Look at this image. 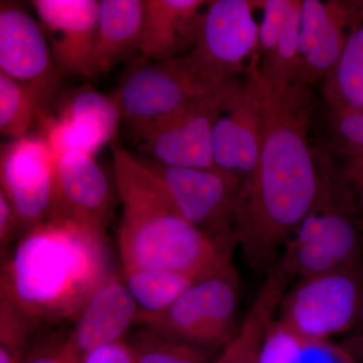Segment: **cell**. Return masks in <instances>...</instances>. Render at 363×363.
Returning <instances> with one entry per match:
<instances>
[{
    "label": "cell",
    "mask_w": 363,
    "mask_h": 363,
    "mask_svg": "<svg viewBox=\"0 0 363 363\" xmlns=\"http://www.w3.org/2000/svg\"><path fill=\"white\" fill-rule=\"evenodd\" d=\"M259 82L262 145L255 171L236 195L234 233L247 266L267 274L311 210L319 173L308 138L312 88L274 85L260 75Z\"/></svg>",
    "instance_id": "obj_1"
},
{
    "label": "cell",
    "mask_w": 363,
    "mask_h": 363,
    "mask_svg": "<svg viewBox=\"0 0 363 363\" xmlns=\"http://www.w3.org/2000/svg\"><path fill=\"white\" fill-rule=\"evenodd\" d=\"M108 277L104 234L60 219L21 234L4 269L7 294L38 327L76 318Z\"/></svg>",
    "instance_id": "obj_2"
},
{
    "label": "cell",
    "mask_w": 363,
    "mask_h": 363,
    "mask_svg": "<svg viewBox=\"0 0 363 363\" xmlns=\"http://www.w3.org/2000/svg\"><path fill=\"white\" fill-rule=\"evenodd\" d=\"M112 161L123 205L118 248L123 271L155 269L205 278L233 262L234 247L185 220L143 157L113 143Z\"/></svg>",
    "instance_id": "obj_3"
},
{
    "label": "cell",
    "mask_w": 363,
    "mask_h": 363,
    "mask_svg": "<svg viewBox=\"0 0 363 363\" xmlns=\"http://www.w3.org/2000/svg\"><path fill=\"white\" fill-rule=\"evenodd\" d=\"M319 189L309 213L288 238L278 266L304 279L363 264V218L324 150H314Z\"/></svg>",
    "instance_id": "obj_4"
},
{
    "label": "cell",
    "mask_w": 363,
    "mask_h": 363,
    "mask_svg": "<svg viewBox=\"0 0 363 363\" xmlns=\"http://www.w3.org/2000/svg\"><path fill=\"white\" fill-rule=\"evenodd\" d=\"M240 281L233 262L199 279L159 316L143 325L162 337L220 351L240 321Z\"/></svg>",
    "instance_id": "obj_5"
},
{
    "label": "cell",
    "mask_w": 363,
    "mask_h": 363,
    "mask_svg": "<svg viewBox=\"0 0 363 363\" xmlns=\"http://www.w3.org/2000/svg\"><path fill=\"white\" fill-rule=\"evenodd\" d=\"M238 79L211 77L185 55L167 61L142 62L113 93L131 133L183 105L216 94Z\"/></svg>",
    "instance_id": "obj_6"
},
{
    "label": "cell",
    "mask_w": 363,
    "mask_h": 363,
    "mask_svg": "<svg viewBox=\"0 0 363 363\" xmlns=\"http://www.w3.org/2000/svg\"><path fill=\"white\" fill-rule=\"evenodd\" d=\"M363 264L298 279L286 290L278 321L302 337L330 339L353 331L362 313Z\"/></svg>",
    "instance_id": "obj_7"
},
{
    "label": "cell",
    "mask_w": 363,
    "mask_h": 363,
    "mask_svg": "<svg viewBox=\"0 0 363 363\" xmlns=\"http://www.w3.org/2000/svg\"><path fill=\"white\" fill-rule=\"evenodd\" d=\"M240 83L238 79L216 94L183 105L131 133L140 152L164 166L222 173L214 164L212 136Z\"/></svg>",
    "instance_id": "obj_8"
},
{
    "label": "cell",
    "mask_w": 363,
    "mask_h": 363,
    "mask_svg": "<svg viewBox=\"0 0 363 363\" xmlns=\"http://www.w3.org/2000/svg\"><path fill=\"white\" fill-rule=\"evenodd\" d=\"M143 160L185 220L222 245L238 247L234 206L240 180L209 169L168 167Z\"/></svg>",
    "instance_id": "obj_9"
},
{
    "label": "cell",
    "mask_w": 363,
    "mask_h": 363,
    "mask_svg": "<svg viewBox=\"0 0 363 363\" xmlns=\"http://www.w3.org/2000/svg\"><path fill=\"white\" fill-rule=\"evenodd\" d=\"M57 157L39 133L0 143V187L21 235L51 219Z\"/></svg>",
    "instance_id": "obj_10"
},
{
    "label": "cell",
    "mask_w": 363,
    "mask_h": 363,
    "mask_svg": "<svg viewBox=\"0 0 363 363\" xmlns=\"http://www.w3.org/2000/svg\"><path fill=\"white\" fill-rule=\"evenodd\" d=\"M255 1L214 0L203 13L197 40L189 58L211 77L228 80L245 73L259 51V26Z\"/></svg>",
    "instance_id": "obj_11"
},
{
    "label": "cell",
    "mask_w": 363,
    "mask_h": 363,
    "mask_svg": "<svg viewBox=\"0 0 363 363\" xmlns=\"http://www.w3.org/2000/svg\"><path fill=\"white\" fill-rule=\"evenodd\" d=\"M0 70L35 91L45 111H50L63 75L40 21L13 0H0Z\"/></svg>",
    "instance_id": "obj_12"
},
{
    "label": "cell",
    "mask_w": 363,
    "mask_h": 363,
    "mask_svg": "<svg viewBox=\"0 0 363 363\" xmlns=\"http://www.w3.org/2000/svg\"><path fill=\"white\" fill-rule=\"evenodd\" d=\"M259 54L250 60L245 80L227 102L214 125L212 154L215 166L241 183L259 161L262 135V102Z\"/></svg>",
    "instance_id": "obj_13"
},
{
    "label": "cell",
    "mask_w": 363,
    "mask_h": 363,
    "mask_svg": "<svg viewBox=\"0 0 363 363\" xmlns=\"http://www.w3.org/2000/svg\"><path fill=\"white\" fill-rule=\"evenodd\" d=\"M362 13L363 0H302L293 84L312 88L331 73Z\"/></svg>",
    "instance_id": "obj_14"
},
{
    "label": "cell",
    "mask_w": 363,
    "mask_h": 363,
    "mask_svg": "<svg viewBox=\"0 0 363 363\" xmlns=\"http://www.w3.org/2000/svg\"><path fill=\"white\" fill-rule=\"evenodd\" d=\"M62 75L95 78L93 57L99 0H32Z\"/></svg>",
    "instance_id": "obj_15"
},
{
    "label": "cell",
    "mask_w": 363,
    "mask_h": 363,
    "mask_svg": "<svg viewBox=\"0 0 363 363\" xmlns=\"http://www.w3.org/2000/svg\"><path fill=\"white\" fill-rule=\"evenodd\" d=\"M111 213L109 180L94 156L73 152L59 157L50 220L77 222L104 235Z\"/></svg>",
    "instance_id": "obj_16"
},
{
    "label": "cell",
    "mask_w": 363,
    "mask_h": 363,
    "mask_svg": "<svg viewBox=\"0 0 363 363\" xmlns=\"http://www.w3.org/2000/svg\"><path fill=\"white\" fill-rule=\"evenodd\" d=\"M138 317V307L123 279L109 276L86 301L67 341L82 357L100 346L124 340Z\"/></svg>",
    "instance_id": "obj_17"
},
{
    "label": "cell",
    "mask_w": 363,
    "mask_h": 363,
    "mask_svg": "<svg viewBox=\"0 0 363 363\" xmlns=\"http://www.w3.org/2000/svg\"><path fill=\"white\" fill-rule=\"evenodd\" d=\"M205 0H143V62L180 58L192 51L201 26Z\"/></svg>",
    "instance_id": "obj_18"
},
{
    "label": "cell",
    "mask_w": 363,
    "mask_h": 363,
    "mask_svg": "<svg viewBox=\"0 0 363 363\" xmlns=\"http://www.w3.org/2000/svg\"><path fill=\"white\" fill-rule=\"evenodd\" d=\"M143 21V0H99L94 76L112 70L138 54Z\"/></svg>",
    "instance_id": "obj_19"
},
{
    "label": "cell",
    "mask_w": 363,
    "mask_h": 363,
    "mask_svg": "<svg viewBox=\"0 0 363 363\" xmlns=\"http://www.w3.org/2000/svg\"><path fill=\"white\" fill-rule=\"evenodd\" d=\"M290 281L279 267L269 269L267 281L241 321L240 328L219 351L213 363L259 362L262 344Z\"/></svg>",
    "instance_id": "obj_20"
},
{
    "label": "cell",
    "mask_w": 363,
    "mask_h": 363,
    "mask_svg": "<svg viewBox=\"0 0 363 363\" xmlns=\"http://www.w3.org/2000/svg\"><path fill=\"white\" fill-rule=\"evenodd\" d=\"M257 363H360L342 344L309 339L274 320L267 331Z\"/></svg>",
    "instance_id": "obj_21"
},
{
    "label": "cell",
    "mask_w": 363,
    "mask_h": 363,
    "mask_svg": "<svg viewBox=\"0 0 363 363\" xmlns=\"http://www.w3.org/2000/svg\"><path fill=\"white\" fill-rule=\"evenodd\" d=\"M201 279L204 278L155 269H125L123 277L138 307V323L142 325L166 311L182 294Z\"/></svg>",
    "instance_id": "obj_22"
},
{
    "label": "cell",
    "mask_w": 363,
    "mask_h": 363,
    "mask_svg": "<svg viewBox=\"0 0 363 363\" xmlns=\"http://www.w3.org/2000/svg\"><path fill=\"white\" fill-rule=\"evenodd\" d=\"M322 94L330 111L363 112V13L335 68L324 79Z\"/></svg>",
    "instance_id": "obj_23"
},
{
    "label": "cell",
    "mask_w": 363,
    "mask_h": 363,
    "mask_svg": "<svg viewBox=\"0 0 363 363\" xmlns=\"http://www.w3.org/2000/svg\"><path fill=\"white\" fill-rule=\"evenodd\" d=\"M56 116L90 131L105 145L113 142L123 121L114 93L104 94L89 86L67 95Z\"/></svg>",
    "instance_id": "obj_24"
},
{
    "label": "cell",
    "mask_w": 363,
    "mask_h": 363,
    "mask_svg": "<svg viewBox=\"0 0 363 363\" xmlns=\"http://www.w3.org/2000/svg\"><path fill=\"white\" fill-rule=\"evenodd\" d=\"M42 111L35 91L0 70V135L14 140L28 135Z\"/></svg>",
    "instance_id": "obj_25"
},
{
    "label": "cell",
    "mask_w": 363,
    "mask_h": 363,
    "mask_svg": "<svg viewBox=\"0 0 363 363\" xmlns=\"http://www.w3.org/2000/svg\"><path fill=\"white\" fill-rule=\"evenodd\" d=\"M302 0H292L283 30L274 51L259 59V75L274 85H290L295 80L298 64V23Z\"/></svg>",
    "instance_id": "obj_26"
},
{
    "label": "cell",
    "mask_w": 363,
    "mask_h": 363,
    "mask_svg": "<svg viewBox=\"0 0 363 363\" xmlns=\"http://www.w3.org/2000/svg\"><path fill=\"white\" fill-rule=\"evenodd\" d=\"M130 344L135 363H213L215 351L140 330Z\"/></svg>",
    "instance_id": "obj_27"
},
{
    "label": "cell",
    "mask_w": 363,
    "mask_h": 363,
    "mask_svg": "<svg viewBox=\"0 0 363 363\" xmlns=\"http://www.w3.org/2000/svg\"><path fill=\"white\" fill-rule=\"evenodd\" d=\"M255 6L264 11V18L259 30V60L267 58L274 51L285 26L292 0H264L255 1Z\"/></svg>",
    "instance_id": "obj_28"
},
{
    "label": "cell",
    "mask_w": 363,
    "mask_h": 363,
    "mask_svg": "<svg viewBox=\"0 0 363 363\" xmlns=\"http://www.w3.org/2000/svg\"><path fill=\"white\" fill-rule=\"evenodd\" d=\"M20 363H81L67 337H38L37 331L28 341Z\"/></svg>",
    "instance_id": "obj_29"
},
{
    "label": "cell",
    "mask_w": 363,
    "mask_h": 363,
    "mask_svg": "<svg viewBox=\"0 0 363 363\" xmlns=\"http://www.w3.org/2000/svg\"><path fill=\"white\" fill-rule=\"evenodd\" d=\"M332 147L338 154H363V112L331 111Z\"/></svg>",
    "instance_id": "obj_30"
},
{
    "label": "cell",
    "mask_w": 363,
    "mask_h": 363,
    "mask_svg": "<svg viewBox=\"0 0 363 363\" xmlns=\"http://www.w3.org/2000/svg\"><path fill=\"white\" fill-rule=\"evenodd\" d=\"M38 327L23 320L0 335V363H20L21 355Z\"/></svg>",
    "instance_id": "obj_31"
},
{
    "label": "cell",
    "mask_w": 363,
    "mask_h": 363,
    "mask_svg": "<svg viewBox=\"0 0 363 363\" xmlns=\"http://www.w3.org/2000/svg\"><path fill=\"white\" fill-rule=\"evenodd\" d=\"M340 155L345 162L343 168L337 171L338 175L352 193L363 218V154L342 152Z\"/></svg>",
    "instance_id": "obj_32"
},
{
    "label": "cell",
    "mask_w": 363,
    "mask_h": 363,
    "mask_svg": "<svg viewBox=\"0 0 363 363\" xmlns=\"http://www.w3.org/2000/svg\"><path fill=\"white\" fill-rule=\"evenodd\" d=\"M81 363H135L128 341L107 344L89 351L81 357Z\"/></svg>",
    "instance_id": "obj_33"
},
{
    "label": "cell",
    "mask_w": 363,
    "mask_h": 363,
    "mask_svg": "<svg viewBox=\"0 0 363 363\" xmlns=\"http://www.w3.org/2000/svg\"><path fill=\"white\" fill-rule=\"evenodd\" d=\"M20 236L13 209L0 187V247L9 250Z\"/></svg>",
    "instance_id": "obj_34"
},
{
    "label": "cell",
    "mask_w": 363,
    "mask_h": 363,
    "mask_svg": "<svg viewBox=\"0 0 363 363\" xmlns=\"http://www.w3.org/2000/svg\"><path fill=\"white\" fill-rule=\"evenodd\" d=\"M25 319L28 318L21 312L7 294L2 276L0 279V335Z\"/></svg>",
    "instance_id": "obj_35"
},
{
    "label": "cell",
    "mask_w": 363,
    "mask_h": 363,
    "mask_svg": "<svg viewBox=\"0 0 363 363\" xmlns=\"http://www.w3.org/2000/svg\"><path fill=\"white\" fill-rule=\"evenodd\" d=\"M351 354L353 355L358 362L363 363V335L362 334L351 333L350 337L344 339L342 343Z\"/></svg>",
    "instance_id": "obj_36"
},
{
    "label": "cell",
    "mask_w": 363,
    "mask_h": 363,
    "mask_svg": "<svg viewBox=\"0 0 363 363\" xmlns=\"http://www.w3.org/2000/svg\"><path fill=\"white\" fill-rule=\"evenodd\" d=\"M7 253H9V250L0 247V279H1L2 276H4V266H6Z\"/></svg>",
    "instance_id": "obj_37"
},
{
    "label": "cell",
    "mask_w": 363,
    "mask_h": 363,
    "mask_svg": "<svg viewBox=\"0 0 363 363\" xmlns=\"http://www.w3.org/2000/svg\"><path fill=\"white\" fill-rule=\"evenodd\" d=\"M363 329V302H362V313H360V317L359 320H358V323L357 325V327H355L354 330L353 332H357L362 330Z\"/></svg>",
    "instance_id": "obj_38"
},
{
    "label": "cell",
    "mask_w": 363,
    "mask_h": 363,
    "mask_svg": "<svg viewBox=\"0 0 363 363\" xmlns=\"http://www.w3.org/2000/svg\"><path fill=\"white\" fill-rule=\"evenodd\" d=\"M352 333L362 334V335H363V329H362V330H360V331H357V332H352Z\"/></svg>",
    "instance_id": "obj_39"
}]
</instances>
